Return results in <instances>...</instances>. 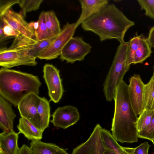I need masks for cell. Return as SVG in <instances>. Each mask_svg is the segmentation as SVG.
Instances as JSON below:
<instances>
[{
    "mask_svg": "<svg viewBox=\"0 0 154 154\" xmlns=\"http://www.w3.org/2000/svg\"><path fill=\"white\" fill-rule=\"evenodd\" d=\"M51 116V122L54 125L64 129L75 124L80 117L78 109L70 105L58 107Z\"/></svg>",
    "mask_w": 154,
    "mask_h": 154,
    "instance_id": "cell-12",
    "label": "cell"
},
{
    "mask_svg": "<svg viewBox=\"0 0 154 154\" xmlns=\"http://www.w3.org/2000/svg\"><path fill=\"white\" fill-rule=\"evenodd\" d=\"M0 154H4L3 151L0 149Z\"/></svg>",
    "mask_w": 154,
    "mask_h": 154,
    "instance_id": "cell-39",
    "label": "cell"
},
{
    "mask_svg": "<svg viewBox=\"0 0 154 154\" xmlns=\"http://www.w3.org/2000/svg\"><path fill=\"white\" fill-rule=\"evenodd\" d=\"M1 18L6 24L20 34L36 39L35 34L29 27V23L25 21L24 17L19 13L10 9Z\"/></svg>",
    "mask_w": 154,
    "mask_h": 154,
    "instance_id": "cell-13",
    "label": "cell"
},
{
    "mask_svg": "<svg viewBox=\"0 0 154 154\" xmlns=\"http://www.w3.org/2000/svg\"><path fill=\"white\" fill-rule=\"evenodd\" d=\"M102 128L97 124L88 139L73 149L71 154H104L106 148L102 137Z\"/></svg>",
    "mask_w": 154,
    "mask_h": 154,
    "instance_id": "cell-8",
    "label": "cell"
},
{
    "mask_svg": "<svg viewBox=\"0 0 154 154\" xmlns=\"http://www.w3.org/2000/svg\"><path fill=\"white\" fill-rule=\"evenodd\" d=\"M154 115V110L144 109L138 117L136 127L138 132L147 128L150 124Z\"/></svg>",
    "mask_w": 154,
    "mask_h": 154,
    "instance_id": "cell-26",
    "label": "cell"
},
{
    "mask_svg": "<svg viewBox=\"0 0 154 154\" xmlns=\"http://www.w3.org/2000/svg\"><path fill=\"white\" fill-rule=\"evenodd\" d=\"M40 98L38 95L30 93L21 100L17 106L21 117L26 119L41 130L40 121L38 111Z\"/></svg>",
    "mask_w": 154,
    "mask_h": 154,
    "instance_id": "cell-9",
    "label": "cell"
},
{
    "mask_svg": "<svg viewBox=\"0 0 154 154\" xmlns=\"http://www.w3.org/2000/svg\"><path fill=\"white\" fill-rule=\"evenodd\" d=\"M152 142L153 143L154 146V139L152 141Z\"/></svg>",
    "mask_w": 154,
    "mask_h": 154,
    "instance_id": "cell-41",
    "label": "cell"
},
{
    "mask_svg": "<svg viewBox=\"0 0 154 154\" xmlns=\"http://www.w3.org/2000/svg\"><path fill=\"white\" fill-rule=\"evenodd\" d=\"M146 40L151 48L154 49V26L150 29Z\"/></svg>",
    "mask_w": 154,
    "mask_h": 154,
    "instance_id": "cell-35",
    "label": "cell"
},
{
    "mask_svg": "<svg viewBox=\"0 0 154 154\" xmlns=\"http://www.w3.org/2000/svg\"><path fill=\"white\" fill-rule=\"evenodd\" d=\"M81 24L83 30L95 33L101 41L116 39L120 43L124 42L126 32L135 24L114 4H109Z\"/></svg>",
    "mask_w": 154,
    "mask_h": 154,
    "instance_id": "cell-1",
    "label": "cell"
},
{
    "mask_svg": "<svg viewBox=\"0 0 154 154\" xmlns=\"http://www.w3.org/2000/svg\"><path fill=\"white\" fill-rule=\"evenodd\" d=\"M139 138L151 141L154 139V115L149 126L143 130L138 132Z\"/></svg>",
    "mask_w": 154,
    "mask_h": 154,
    "instance_id": "cell-32",
    "label": "cell"
},
{
    "mask_svg": "<svg viewBox=\"0 0 154 154\" xmlns=\"http://www.w3.org/2000/svg\"><path fill=\"white\" fill-rule=\"evenodd\" d=\"M12 104L0 95V127L3 131L13 130V124L16 115Z\"/></svg>",
    "mask_w": 154,
    "mask_h": 154,
    "instance_id": "cell-14",
    "label": "cell"
},
{
    "mask_svg": "<svg viewBox=\"0 0 154 154\" xmlns=\"http://www.w3.org/2000/svg\"><path fill=\"white\" fill-rule=\"evenodd\" d=\"M19 0H0V18L13 5L18 4Z\"/></svg>",
    "mask_w": 154,
    "mask_h": 154,
    "instance_id": "cell-33",
    "label": "cell"
},
{
    "mask_svg": "<svg viewBox=\"0 0 154 154\" xmlns=\"http://www.w3.org/2000/svg\"><path fill=\"white\" fill-rule=\"evenodd\" d=\"M57 36L37 41L29 47L20 51L37 58L44 50L50 45Z\"/></svg>",
    "mask_w": 154,
    "mask_h": 154,
    "instance_id": "cell-22",
    "label": "cell"
},
{
    "mask_svg": "<svg viewBox=\"0 0 154 154\" xmlns=\"http://www.w3.org/2000/svg\"><path fill=\"white\" fill-rule=\"evenodd\" d=\"M17 154H32L29 147L23 144L20 148Z\"/></svg>",
    "mask_w": 154,
    "mask_h": 154,
    "instance_id": "cell-36",
    "label": "cell"
},
{
    "mask_svg": "<svg viewBox=\"0 0 154 154\" xmlns=\"http://www.w3.org/2000/svg\"><path fill=\"white\" fill-rule=\"evenodd\" d=\"M10 38L5 34L2 29L0 28V41L1 42Z\"/></svg>",
    "mask_w": 154,
    "mask_h": 154,
    "instance_id": "cell-37",
    "label": "cell"
},
{
    "mask_svg": "<svg viewBox=\"0 0 154 154\" xmlns=\"http://www.w3.org/2000/svg\"><path fill=\"white\" fill-rule=\"evenodd\" d=\"M152 78L153 79H154V70H153V74L152 76Z\"/></svg>",
    "mask_w": 154,
    "mask_h": 154,
    "instance_id": "cell-40",
    "label": "cell"
},
{
    "mask_svg": "<svg viewBox=\"0 0 154 154\" xmlns=\"http://www.w3.org/2000/svg\"><path fill=\"white\" fill-rule=\"evenodd\" d=\"M91 48V46L84 42L82 37H72L62 50L60 58L71 63L81 61L90 52Z\"/></svg>",
    "mask_w": 154,
    "mask_h": 154,
    "instance_id": "cell-6",
    "label": "cell"
},
{
    "mask_svg": "<svg viewBox=\"0 0 154 154\" xmlns=\"http://www.w3.org/2000/svg\"><path fill=\"white\" fill-rule=\"evenodd\" d=\"M2 29L5 34L11 38H15L20 34L19 32L6 23Z\"/></svg>",
    "mask_w": 154,
    "mask_h": 154,
    "instance_id": "cell-34",
    "label": "cell"
},
{
    "mask_svg": "<svg viewBox=\"0 0 154 154\" xmlns=\"http://www.w3.org/2000/svg\"><path fill=\"white\" fill-rule=\"evenodd\" d=\"M144 109L154 110V79L151 77L144 88Z\"/></svg>",
    "mask_w": 154,
    "mask_h": 154,
    "instance_id": "cell-25",
    "label": "cell"
},
{
    "mask_svg": "<svg viewBox=\"0 0 154 154\" xmlns=\"http://www.w3.org/2000/svg\"><path fill=\"white\" fill-rule=\"evenodd\" d=\"M140 35L137 34L129 41L127 51V61L128 64L130 65L134 62L135 55L138 47Z\"/></svg>",
    "mask_w": 154,
    "mask_h": 154,
    "instance_id": "cell-29",
    "label": "cell"
},
{
    "mask_svg": "<svg viewBox=\"0 0 154 154\" xmlns=\"http://www.w3.org/2000/svg\"><path fill=\"white\" fill-rule=\"evenodd\" d=\"M36 58L17 50L0 49V66L4 68L20 66H34L37 64Z\"/></svg>",
    "mask_w": 154,
    "mask_h": 154,
    "instance_id": "cell-10",
    "label": "cell"
},
{
    "mask_svg": "<svg viewBox=\"0 0 154 154\" xmlns=\"http://www.w3.org/2000/svg\"><path fill=\"white\" fill-rule=\"evenodd\" d=\"M41 131H44L49 127L50 117V106L49 102L45 97H40L38 106Z\"/></svg>",
    "mask_w": 154,
    "mask_h": 154,
    "instance_id": "cell-19",
    "label": "cell"
},
{
    "mask_svg": "<svg viewBox=\"0 0 154 154\" xmlns=\"http://www.w3.org/2000/svg\"><path fill=\"white\" fill-rule=\"evenodd\" d=\"M102 138L106 148L113 150L116 154H128L113 137L108 130L102 128L101 130Z\"/></svg>",
    "mask_w": 154,
    "mask_h": 154,
    "instance_id": "cell-23",
    "label": "cell"
},
{
    "mask_svg": "<svg viewBox=\"0 0 154 154\" xmlns=\"http://www.w3.org/2000/svg\"><path fill=\"white\" fill-rule=\"evenodd\" d=\"M82 12L76 22L77 28L85 20L97 13L109 4L107 0H80Z\"/></svg>",
    "mask_w": 154,
    "mask_h": 154,
    "instance_id": "cell-15",
    "label": "cell"
},
{
    "mask_svg": "<svg viewBox=\"0 0 154 154\" xmlns=\"http://www.w3.org/2000/svg\"><path fill=\"white\" fill-rule=\"evenodd\" d=\"M17 127L18 133L23 134L29 140H41L42 138L43 131L25 119L20 118Z\"/></svg>",
    "mask_w": 154,
    "mask_h": 154,
    "instance_id": "cell-18",
    "label": "cell"
},
{
    "mask_svg": "<svg viewBox=\"0 0 154 154\" xmlns=\"http://www.w3.org/2000/svg\"><path fill=\"white\" fill-rule=\"evenodd\" d=\"M129 41L120 43L112 63L103 84V91L106 100L114 99L117 88L129 69L127 63V51Z\"/></svg>",
    "mask_w": 154,
    "mask_h": 154,
    "instance_id": "cell-4",
    "label": "cell"
},
{
    "mask_svg": "<svg viewBox=\"0 0 154 154\" xmlns=\"http://www.w3.org/2000/svg\"><path fill=\"white\" fill-rule=\"evenodd\" d=\"M43 72L50 101L57 103L62 98L64 92L60 71L53 65L46 63L43 66Z\"/></svg>",
    "mask_w": 154,
    "mask_h": 154,
    "instance_id": "cell-7",
    "label": "cell"
},
{
    "mask_svg": "<svg viewBox=\"0 0 154 154\" xmlns=\"http://www.w3.org/2000/svg\"><path fill=\"white\" fill-rule=\"evenodd\" d=\"M35 39L31 38L20 34L15 38L8 49L18 51L23 50L35 43Z\"/></svg>",
    "mask_w": 154,
    "mask_h": 154,
    "instance_id": "cell-24",
    "label": "cell"
},
{
    "mask_svg": "<svg viewBox=\"0 0 154 154\" xmlns=\"http://www.w3.org/2000/svg\"><path fill=\"white\" fill-rule=\"evenodd\" d=\"M76 28L75 23H67L64 26L60 33L37 58L40 59L51 60L60 56L64 46L73 37Z\"/></svg>",
    "mask_w": 154,
    "mask_h": 154,
    "instance_id": "cell-5",
    "label": "cell"
},
{
    "mask_svg": "<svg viewBox=\"0 0 154 154\" xmlns=\"http://www.w3.org/2000/svg\"><path fill=\"white\" fill-rule=\"evenodd\" d=\"M104 154H116L113 150L109 148H106Z\"/></svg>",
    "mask_w": 154,
    "mask_h": 154,
    "instance_id": "cell-38",
    "label": "cell"
},
{
    "mask_svg": "<svg viewBox=\"0 0 154 154\" xmlns=\"http://www.w3.org/2000/svg\"><path fill=\"white\" fill-rule=\"evenodd\" d=\"M150 145L147 142L141 143L135 148L122 146L128 154H148Z\"/></svg>",
    "mask_w": 154,
    "mask_h": 154,
    "instance_id": "cell-30",
    "label": "cell"
},
{
    "mask_svg": "<svg viewBox=\"0 0 154 154\" xmlns=\"http://www.w3.org/2000/svg\"><path fill=\"white\" fill-rule=\"evenodd\" d=\"M115 109L111 131L113 137L121 143H132L138 141L136 127L138 118L131 106L128 85L123 81L118 85L114 99Z\"/></svg>",
    "mask_w": 154,
    "mask_h": 154,
    "instance_id": "cell-2",
    "label": "cell"
},
{
    "mask_svg": "<svg viewBox=\"0 0 154 154\" xmlns=\"http://www.w3.org/2000/svg\"><path fill=\"white\" fill-rule=\"evenodd\" d=\"M43 1L42 0H19L18 4L22 9L19 13L24 17L27 12L37 10Z\"/></svg>",
    "mask_w": 154,
    "mask_h": 154,
    "instance_id": "cell-28",
    "label": "cell"
},
{
    "mask_svg": "<svg viewBox=\"0 0 154 154\" xmlns=\"http://www.w3.org/2000/svg\"><path fill=\"white\" fill-rule=\"evenodd\" d=\"M45 22L49 38L58 36L61 32L60 23L53 11L45 12Z\"/></svg>",
    "mask_w": 154,
    "mask_h": 154,
    "instance_id": "cell-20",
    "label": "cell"
},
{
    "mask_svg": "<svg viewBox=\"0 0 154 154\" xmlns=\"http://www.w3.org/2000/svg\"><path fill=\"white\" fill-rule=\"evenodd\" d=\"M19 134L13 130L3 131L0 134V149L4 154H17L20 148L18 145Z\"/></svg>",
    "mask_w": 154,
    "mask_h": 154,
    "instance_id": "cell-16",
    "label": "cell"
},
{
    "mask_svg": "<svg viewBox=\"0 0 154 154\" xmlns=\"http://www.w3.org/2000/svg\"><path fill=\"white\" fill-rule=\"evenodd\" d=\"M41 84L38 77L32 74L3 68L0 69V95L15 107L28 94L38 95Z\"/></svg>",
    "mask_w": 154,
    "mask_h": 154,
    "instance_id": "cell-3",
    "label": "cell"
},
{
    "mask_svg": "<svg viewBox=\"0 0 154 154\" xmlns=\"http://www.w3.org/2000/svg\"><path fill=\"white\" fill-rule=\"evenodd\" d=\"M152 53L151 47L146 38L141 35L138 47L135 54L134 64L142 63L150 56Z\"/></svg>",
    "mask_w": 154,
    "mask_h": 154,
    "instance_id": "cell-21",
    "label": "cell"
},
{
    "mask_svg": "<svg viewBox=\"0 0 154 154\" xmlns=\"http://www.w3.org/2000/svg\"><path fill=\"white\" fill-rule=\"evenodd\" d=\"M142 10L145 11L146 15L154 20V0H137Z\"/></svg>",
    "mask_w": 154,
    "mask_h": 154,
    "instance_id": "cell-31",
    "label": "cell"
},
{
    "mask_svg": "<svg viewBox=\"0 0 154 154\" xmlns=\"http://www.w3.org/2000/svg\"><path fill=\"white\" fill-rule=\"evenodd\" d=\"M145 84L140 75L134 74L129 79L128 91L129 100L136 115H139L144 109Z\"/></svg>",
    "mask_w": 154,
    "mask_h": 154,
    "instance_id": "cell-11",
    "label": "cell"
},
{
    "mask_svg": "<svg viewBox=\"0 0 154 154\" xmlns=\"http://www.w3.org/2000/svg\"><path fill=\"white\" fill-rule=\"evenodd\" d=\"M38 21V27L34 32L36 41H40L49 38L45 22V11H42L41 13Z\"/></svg>",
    "mask_w": 154,
    "mask_h": 154,
    "instance_id": "cell-27",
    "label": "cell"
},
{
    "mask_svg": "<svg viewBox=\"0 0 154 154\" xmlns=\"http://www.w3.org/2000/svg\"><path fill=\"white\" fill-rule=\"evenodd\" d=\"M29 147L32 154H69L55 144L41 140H32Z\"/></svg>",
    "mask_w": 154,
    "mask_h": 154,
    "instance_id": "cell-17",
    "label": "cell"
}]
</instances>
